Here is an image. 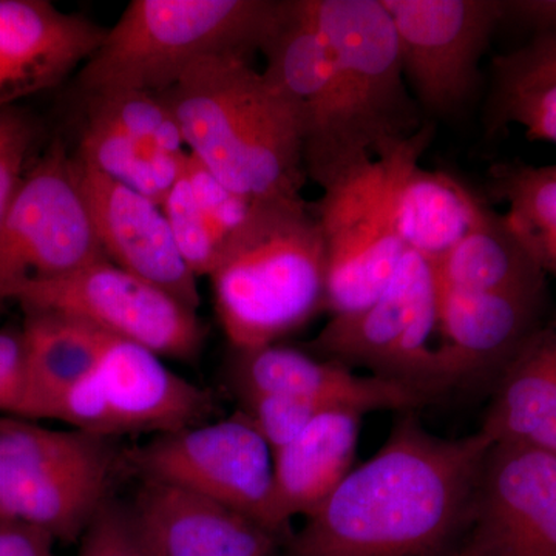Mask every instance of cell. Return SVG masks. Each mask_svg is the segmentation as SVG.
Masks as SVG:
<instances>
[{
    "label": "cell",
    "instance_id": "obj_1",
    "mask_svg": "<svg viewBox=\"0 0 556 556\" xmlns=\"http://www.w3.org/2000/svg\"><path fill=\"white\" fill-rule=\"evenodd\" d=\"M386 444L354 467L287 543V556H444L470 527L495 442L447 439L402 413Z\"/></svg>",
    "mask_w": 556,
    "mask_h": 556
},
{
    "label": "cell",
    "instance_id": "obj_2",
    "mask_svg": "<svg viewBox=\"0 0 556 556\" xmlns=\"http://www.w3.org/2000/svg\"><path fill=\"white\" fill-rule=\"evenodd\" d=\"M160 94L190 155L230 192L251 203L302 199V118L251 62L207 58Z\"/></svg>",
    "mask_w": 556,
    "mask_h": 556
},
{
    "label": "cell",
    "instance_id": "obj_3",
    "mask_svg": "<svg viewBox=\"0 0 556 556\" xmlns=\"http://www.w3.org/2000/svg\"><path fill=\"white\" fill-rule=\"evenodd\" d=\"M208 277L233 351L276 345L308 325L327 308V254L311 204L252 203Z\"/></svg>",
    "mask_w": 556,
    "mask_h": 556
},
{
    "label": "cell",
    "instance_id": "obj_4",
    "mask_svg": "<svg viewBox=\"0 0 556 556\" xmlns=\"http://www.w3.org/2000/svg\"><path fill=\"white\" fill-rule=\"evenodd\" d=\"M280 0H134L78 72L83 93H163L197 62H251L276 22Z\"/></svg>",
    "mask_w": 556,
    "mask_h": 556
},
{
    "label": "cell",
    "instance_id": "obj_5",
    "mask_svg": "<svg viewBox=\"0 0 556 556\" xmlns=\"http://www.w3.org/2000/svg\"><path fill=\"white\" fill-rule=\"evenodd\" d=\"M116 441L0 417V517L39 527L56 541L83 538L124 463Z\"/></svg>",
    "mask_w": 556,
    "mask_h": 556
},
{
    "label": "cell",
    "instance_id": "obj_6",
    "mask_svg": "<svg viewBox=\"0 0 556 556\" xmlns=\"http://www.w3.org/2000/svg\"><path fill=\"white\" fill-rule=\"evenodd\" d=\"M437 336L434 266L407 251L382 294L356 313L329 317L308 350L431 399L450 390L438 343H433Z\"/></svg>",
    "mask_w": 556,
    "mask_h": 556
},
{
    "label": "cell",
    "instance_id": "obj_7",
    "mask_svg": "<svg viewBox=\"0 0 556 556\" xmlns=\"http://www.w3.org/2000/svg\"><path fill=\"white\" fill-rule=\"evenodd\" d=\"M358 149L379 159L422 129L393 20L382 0H311Z\"/></svg>",
    "mask_w": 556,
    "mask_h": 556
},
{
    "label": "cell",
    "instance_id": "obj_8",
    "mask_svg": "<svg viewBox=\"0 0 556 556\" xmlns=\"http://www.w3.org/2000/svg\"><path fill=\"white\" fill-rule=\"evenodd\" d=\"M124 464L139 478L233 508L285 544L292 535L278 511L273 448L243 413L153 437L126 452Z\"/></svg>",
    "mask_w": 556,
    "mask_h": 556
},
{
    "label": "cell",
    "instance_id": "obj_9",
    "mask_svg": "<svg viewBox=\"0 0 556 556\" xmlns=\"http://www.w3.org/2000/svg\"><path fill=\"white\" fill-rule=\"evenodd\" d=\"M108 260L73 155L56 142L25 174L0 223V302L11 289Z\"/></svg>",
    "mask_w": 556,
    "mask_h": 556
},
{
    "label": "cell",
    "instance_id": "obj_10",
    "mask_svg": "<svg viewBox=\"0 0 556 556\" xmlns=\"http://www.w3.org/2000/svg\"><path fill=\"white\" fill-rule=\"evenodd\" d=\"M206 388L172 371L146 348L113 339L86 379L62 399L53 420L101 437L174 433L214 419Z\"/></svg>",
    "mask_w": 556,
    "mask_h": 556
},
{
    "label": "cell",
    "instance_id": "obj_11",
    "mask_svg": "<svg viewBox=\"0 0 556 556\" xmlns=\"http://www.w3.org/2000/svg\"><path fill=\"white\" fill-rule=\"evenodd\" d=\"M260 53L263 76L299 110L305 130V169L321 189L375 161L358 149L327 38L311 0H280Z\"/></svg>",
    "mask_w": 556,
    "mask_h": 556
},
{
    "label": "cell",
    "instance_id": "obj_12",
    "mask_svg": "<svg viewBox=\"0 0 556 556\" xmlns=\"http://www.w3.org/2000/svg\"><path fill=\"white\" fill-rule=\"evenodd\" d=\"M24 311H51L89 321L112 338L175 361H193L204 343L195 309L109 260L11 289Z\"/></svg>",
    "mask_w": 556,
    "mask_h": 556
},
{
    "label": "cell",
    "instance_id": "obj_13",
    "mask_svg": "<svg viewBox=\"0 0 556 556\" xmlns=\"http://www.w3.org/2000/svg\"><path fill=\"white\" fill-rule=\"evenodd\" d=\"M393 20L409 90L431 118L471 104L481 64L503 22L501 0H382Z\"/></svg>",
    "mask_w": 556,
    "mask_h": 556
},
{
    "label": "cell",
    "instance_id": "obj_14",
    "mask_svg": "<svg viewBox=\"0 0 556 556\" xmlns=\"http://www.w3.org/2000/svg\"><path fill=\"white\" fill-rule=\"evenodd\" d=\"M309 204L327 254L325 311L356 313L382 294L407 252L391 217L386 161H371Z\"/></svg>",
    "mask_w": 556,
    "mask_h": 556
},
{
    "label": "cell",
    "instance_id": "obj_15",
    "mask_svg": "<svg viewBox=\"0 0 556 556\" xmlns=\"http://www.w3.org/2000/svg\"><path fill=\"white\" fill-rule=\"evenodd\" d=\"M470 529L467 544L481 556H556V453L493 444Z\"/></svg>",
    "mask_w": 556,
    "mask_h": 556
},
{
    "label": "cell",
    "instance_id": "obj_16",
    "mask_svg": "<svg viewBox=\"0 0 556 556\" xmlns=\"http://www.w3.org/2000/svg\"><path fill=\"white\" fill-rule=\"evenodd\" d=\"M94 230L113 265L199 309V277L179 254L161 204L113 181L73 155Z\"/></svg>",
    "mask_w": 556,
    "mask_h": 556
},
{
    "label": "cell",
    "instance_id": "obj_17",
    "mask_svg": "<svg viewBox=\"0 0 556 556\" xmlns=\"http://www.w3.org/2000/svg\"><path fill=\"white\" fill-rule=\"evenodd\" d=\"M547 291H460L438 283V353L450 388L501 375L544 324Z\"/></svg>",
    "mask_w": 556,
    "mask_h": 556
},
{
    "label": "cell",
    "instance_id": "obj_18",
    "mask_svg": "<svg viewBox=\"0 0 556 556\" xmlns=\"http://www.w3.org/2000/svg\"><path fill=\"white\" fill-rule=\"evenodd\" d=\"M433 137L430 119L379 159L386 161L390 177L391 217L399 240L437 265L478 225L489 204L455 175L420 166Z\"/></svg>",
    "mask_w": 556,
    "mask_h": 556
},
{
    "label": "cell",
    "instance_id": "obj_19",
    "mask_svg": "<svg viewBox=\"0 0 556 556\" xmlns=\"http://www.w3.org/2000/svg\"><path fill=\"white\" fill-rule=\"evenodd\" d=\"M229 380L237 397L285 394L309 399L329 408L356 409L362 415L380 409L415 412L431 401L413 388L357 375L338 362L280 343L233 351Z\"/></svg>",
    "mask_w": 556,
    "mask_h": 556
},
{
    "label": "cell",
    "instance_id": "obj_20",
    "mask_svg": "<svg viewBox=\"0 0 556 556\" xmlns=\"http://www.w3.org/2000/svg\"><path fill=\"white\" fill-rule=\"evenodd\" d=\"M104 36L100 25L47 0H0V109L67 79Z\"/></svg>",
    "mask_w": 556,
    "mask_h": 556
},
{
    "label": "cell",
    "instance_id": "obj_21",
    "mask_svg": "<svg viewBox=\"0 0 556 556\" xmlns=\"http://www.w3.org/2000/svg\"><path fill=\"white\" fill-rule=\"evenodd\" d=\"M129 507L156 556H280L265 526L178 486L142 479Z\"/></svg>",
    "mask_w": 556,
    "mask_h": 556
},
{
    "label": "cell",
    "instance_id": "obj_22",
    "mask_svg": "<svg viewBox=\"0 0 556 556\" xmlns=\"http://www.w3.org/2000/svg\"><path fill=\"white\" fill-rule=\"evenodd\" d=\"M479 430L495 444L556 453V316L527 339L497 376Z\"/></svg>",
    "mask_w": 556,
    "mask_h": 556
},
{
    "label": "cell",
    "instance_id": "obj_23",
    "mask_svg": "<svg viewBox=\"0 0 556 556\" xmlns=\"http://www.w3.org/2000/svg\"><path fill=\"white\" fill-rule=\"evenodd\" d=\"M25 394L21 419H54L62 399L87 378L115 338L89 321L51 313L25 311Z\"/></svg>",
    "mask_w": 556,
    "mask_h": 556
},
{
    "label": "cell",
    "instance_id": "obj_24",
    "mask_svg": "<svg viewBox=\"0 0 556 556\" xmlns=\"http://www.w3.org/2000/svg\"><path fill=\"white\" fill-rule=\"evenodd\" d=\"M364 416L356 409H329L274 452L277 506L287 525L313 515L351 473Z\"/></svg>",
    "mask_w": 556,
    "mask_h": 556
},
{
    "label": "cell",
    "instance_id": "obj_25",
    "mask_svg": "<svg viewBox=\"0 0 556 556\" xmlns=\"http://www.w3.org/2000/svg\"><path fill=\"white\" fill-rule=\"evenodd\" d=\"M433 266L439 285L460 291H547L546 273L507 215L490 206L478 225Z\"/></svg>",
    "mask_w": 556,
    "mask_h": 556
},
{
    "label": "cell",
    "instance_id": "obj_26",
    "mask_svg": "<svg viewBox=\"0 0 556 556\" xmlns=\"http://www.w3.org/2000/svg\"><path fill=\"white\" fill-rule=\"evenodd\" d=\"M486 130L525 129L530 141L556 144V38L538 36L492 61Z\"/></svg>",
    "mask_w": 556,
    "mask_h": 556
},
{
    "label": "cell",
    "instance_id": "obj_27",
    "mask_svg": "<svg viewBox=\"0 0 556 556\" xmlns=\"http://www.w3.org/2000/svg\"><path fill=\"white\" fill-rule=\"evenodd\" d=\"M489 189L507 204L508 222L541 269L556 277V174L547 166L504 161L490 167Z\"/></svg>",
    "mask_w": 556,
    "mask_h": 556
},
{
    "label": "cell",
    "instance_id": "obj_28",
    "mask_svg": "<svg viewBox=\"0 0 556 556\" xmlns=\"http://www.w3.org/2000/svg\"><path fill=\"white\" fill-rule=\"evenodd\" d=\"M186 153L172 156L144 148L104 121L86 116L75 156L104 177L161 204L177 181Z\"/></svg>",
    "mask_w": 556,
    "mask_h": 556
},
{
    "label": "cell",
    "instance_id": "obj_29",
    "mask_svg": "<svg viewBox=\"0 0 556 556\" xmlns=\"http://www.w3.org/2000/svg\"><path fill=\"white\" fill-rule=\"evenodd\" d=\"M86 116L104 121L144 148L181 156L185 139L174 112L160 93L101 90L86 93Z\"/></svg>",
    "mask_w": 556,
    "mask_h": 556
},
{
    "label": "cell",
    "instance_id": "obj_30",
    "mask_svg": "<svg viewBox=\"0 0 556 556\" xmlns=\"http://www.w3.org/2000/svg\"><path fill=\"white\" fill-rule=\"evenodd\" d=\"M161 208L169 222L179 254L190 270L199 278L208 277L225 243L197 204L182 166L177 181L164 197Z\"/></svg>",
    "mask_w": 556,
    "mask_h": 556
},
{
    "label": "cell",
    "instance_id": "obj_31",
    "mask_svg": "<svg viewBox=\"0 0 556 556\" xmlns=\"http://www.w3.org/2000/svg\"><path fill=\"white\" fill-rule=\"evenodd\" d=\"M239 412L257 428L273 452L298 438L318 416L336 409L309 399L285 394H248L239 397Z\"/></svg>",
    "mask_w": 556,
    "mask_h": 556
},
{
    "label": "cell",
    "instance_id": "obj_32",
    "mask_svg": "<svg viewBox=\"0 0 556 556\" xmlns=\"http://www.w3.org/2000/svg\"><path fill=\"white\" fill-rule=\"evenodd\" d=\"M78 556H156L139 532L129 503L110 497L83 535Z\"/></svg>",
    "mask_w": 556,
    "mask_h": 556
},
{
    "label": "cell",
    "instance_id": "obj_33",
    "mask_svg": "<svg viewBox=\"0 0 556 556\" xmlns=\"http://www.w3.org/2000/svg\"><path fill=\"white\" fill-rule=\"evenodd\" d=\"M36 130L20 109H0V223L24 181Z\"/></svg>",
    "mask_w": 556,
    "mask_h": 556
},
{
    "label": "cell",
    "instance_id": "obj_34",
    "mask_svg": "<svg viewBox=\"0 0 556 556\" xmlns=\"http://www.w3.org/2000/svg\"><path fill=\"white\" fill-rule=\"evenodd\" d=\"M25 394V351L21 331H0V415L20 417Z\"/></svg>",
    "mask_w": 556,
    "mask_h": 556
},
{
    "label": "cell",
    "instance_id": "obj_35",
    "mask_svg": "<svg viewBox=\"0 0 556 556\" xmlns=\"http://www.w3.org/2000/svg\"><path fill=\"white\" fill-rule=\"evenodd\" d=\"M54 541L47 530L0 517V556H53Z\"/></svg>",
    "mask_w": 556,
    "mask_h": 556
},
{
    "label": "cell",
    "instance_id": "obj_36",
    "mask_svg": "<svg viewBox=\"0 0 556 556\" xmlns=\"http://www.w3.org/2000/svg\"><path fill=\"white\" fill-rule=\"evenodd\" d=\"M503 22H514L532 31V38H556V0H501Z\"/></svg>",
    "mask_w": 556,
    "mask_h": 556
},
{
    "label": "cell",
    "instance_id": "obj_37",
    "mask_svg": "<svg viewBox=\"0 0 556 556\" xmlns=\"http://www.w3.org/2000/svg\"><path fill=\"white\" fill-rule=\"evenodd\" d=\"M444 556H481V555L477 554V552H475L473 548H471L470 546H468V544H466V546L460 547L459 551L448 552V554L444 555Z\"/></svg>",
    "mask_w": 556,
    "mask_h": 556
},
{
    "label": "cell",
    "instance_id": "obj_38",
    "mask_svg": "<svg viewBox=\"0 0 556 556\" xmlns=\"http://www.w3.org/2000/svg\"><path fill=\"white\" fill-rule=\"evenodd\" d=\"M547 167H548V169L554 172V174H556V164H552V166H547Z\"/></svg>",
    "mask_w": 556,
    "mask_h": 556
}]
</instances>
